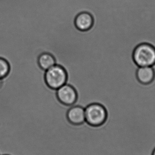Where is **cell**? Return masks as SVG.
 Wrapping results in <instances>:
<instances>
[{
  "instance_id": "obj_5",
  "label": "cell",
  "mask_w": 155,
  "mask_h": 155,
  "mask_svg": "<svg viewBox=\"0 0 155 155\" xmlns=\"http://www.w3.org/2000/svg\"><path fill=\"white\" fill-rule=\"evenodd\" d=\"M57 97L64 104L71 105L75 103L77 94L74 88L71 85L65 84L57 90Z\"/></svg>"
},
{
  "instance_id": "obj_3",
  "label": "cell",
  "mask_w": 155,
  "mask_h": 155,
  "mask_svg": "<svg viewBox=\"0 0 155 155\" xmlns=\"http://www.w3.org/2000/svg\"><path fill=\"white\" fill-rule=\"evenodd\" d=\"M45 79L50 87L58 89L66 84L67 74L62 66L55 64L46 71Z\"/></svg>"
},
{
  "instance_id": "obj_12",
  "label": "cell",
  "mask_w": 155,
  "mask_h": 155,
  "mask_svg": "<svg viewBox=\"0 0 155 155\" xmlns=\"http://www.w3.org/2000/svg\"></svg>"
},
{
  "instance_id": "obj_11",
  "label": "cell",
  "mask_w": 155,
  "mask_h": 155,
  "mask_svg": "<svg viewBox=\"0 0 155 155\" xmlns=\"http://www.w3.org/2000/svg\"><path fill=\"white\" fill-rule=\"evenodd\" d=\"M155 155V147L154 149H153V152L152 153V155Z\"/></svg>"
},
{
  "instance_id": "obj_2",
  "label": "cell",
  "mask_w": 155,
  "mask_h": 155,
  "mask_svg": "<svg viewBox=\"0 0 155 155\" xmlns=\"http://www.w3.org/2000/svg\"><path fill=\"white\" fill-rule=\"evenodd\" d=\"M85 122L89 126L99 127L106 121L107 114L104 107L98 104L89 105L84 109Z\"/></svg>"
},
{
  "instance_id": "obj_6",
  "label": "cell",
  "mask_w": 155,
  "mask_h": 155,
  "mask_svg": "<svg viewBox=\"0 0 155 155\" xmlns=\"http://www.w3.org/2000/svg\"><path fill=\"white\" fill-rule=\"evenodd\" d=\"M69 123L73 126H80L85 121L84 109L80 106L71 107L67 114Z\"/></svg>"
},
{
  "instance_id": "obj_7",
  "label": "cell",
  "mask_w": 155,
  "mask_h": 155,
  "mask_svg": "<svg viewBox=\"0 0 155 155\" xmlns=\"http://www.w3.org/2000/svg\"><path fill=\"white\" fill-rule=\"evenodd\" d=\"M138 81L143 84H150L154 79L155 72L151 67H139L137 71Z\"/></svg>"
},
{
  "instance_id": "obj_1",
  "label": "cell",
  "mask_w": 155,
  "mask_h": 155,
  "mask_svg": "<svg viewBox=\"0 0 155 155\" xmlns=\"http://www.w3.org/2000/svg\"><path fill=\"white\" fill-rule=\"evenodd\" d=\"M133 59L138 67H151L155 64V48L148 43L140 44L134 50Z\"/></svg>"
},
{
  "instance_id": "obj_9",
  "label": "cell",
  "mask_w": 155,
  "mask_h": 155,
  "mask_svg": "<svg viewBox=\"0 0 155 155\" xmlns=\"http://www.w3.org/2000/svg\"><path fill=\"white\" fill-rule=\"evenodd\" d=\"M10 71V65L7 61L0 58V78L7 76Z\"/></svg>"
},
{
  "instance_id": "obj_4",
  "label": "cell",
  "mask_w": 155,
  "mask_h": 155,
  "mask_svg": "<svg viewBox=\"0 0 155 155\" xmlns=\"http://www.w3.org/2000/svg\"><path fill=\"white\" fill-rule=\"evenodd\" d=\"M95 19L90 13L83 12L76 15L74 20V23L78 30L82 31H88L94 23Z\"/></svg>"
},
{
  "instance_id": "obj_8",
  "label": "cell",
  "mask_w": 155,
  "mask_h": 155,
  "mask_svg": "<svg viewBox=\"0 0 155 155\" xmlns=\"http://www.w3.org/2000/svg\"><path fill=\"white\" fill-rule=\"evenodd\" d=\"M38 63L41 69L46 71L55 65V59L51 54L44 53L39 56Z\"/></svg>"
},
{
  "instance_id": "obj_10",
  "label": "cell",
  "mask_w": 155,
  "mask_h": 155,
  "mask_svg": "<svg viewBox=\"0 0 155 155\" xmlns=\"http://www.w3.org/2000/svg\"><path fill=\"white\" fill-rule=\"evenodd\" d=\"M2 78H0V88L2 87Z\"/></svg>"
}]
</instances>
